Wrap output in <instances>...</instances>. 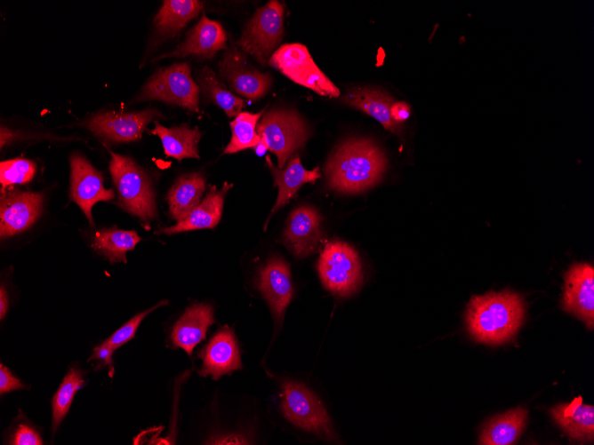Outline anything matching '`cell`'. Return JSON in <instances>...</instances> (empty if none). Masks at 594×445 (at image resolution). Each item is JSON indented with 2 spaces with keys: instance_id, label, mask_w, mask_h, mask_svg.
<instances>
[{
  "instance_id": "6da1fadb",
  "label": "cell",
  "mask_w": 594,
  "mask_h": 445,
  "mask_svg": "<svg viewBox=\"0 0 594 445\" xmlns=\"http://www.w3.org/2000/svg\"><path fill=\"white\" fill-rule=\"evenodd\" d=\"M524 317L525 305L519 295L510 291L489 292L471 298L466 323L476 341L496 346L515 336Z\"/></svg>"
},
{
  "instance_id": "d6986e66",
  "label": "cell",
  "mask_w": 594,
  "mask_h": 445,
  "mask_svg": "<svg viewBox=\"0 0 594 445\" xmlns=\"http://www.w3.org/2000/svg\"><path fill=\"white\" fill-rule=\"evenodd\" d=\"M266 163L274 177L275 185L278 187V195L276 203L268 217L266 226L273 213L286 204L290 199L295 196L301 187L306 183H314L320 178L319 168L311 171L306 170L298 155H293L287 165L279 169L274 165L269 156L266 157Z\"/></svg>"
},
{
  "instance_id": "e575fe53",
  "label": "cell",
  "mask_w": 594,
  "mask_h": 445,
  "mask_svg": "<svg viewBox=\"0 0 594 445\" xmlns=\"http://www.w3.org/2000/svg\"><path fill=\"white\" fill-rule=\"evenodd\" d=\"M114 351L115 350L110 346L104 342L93 349V353L89 361L97 360L99 362L97 368H100V366H108L110 376H112L114 371L112 354Z\"/></svg>"
},
{
  "instance_id": "60d3db41",
  "label": "cell",
  "mask_w": 594,
  "mask_h": 445,
  "mask_svg": "<svg viewBox=\"0 0 594 445\" xmlns=\"http://www.w3.org/2000/svg\"><path fill=\"white\" fill-rule=\"evenodd\" d=\"M267 149H268L267 146L265 145V143H264L261 139V141L254 147L255 153H256L259 156L263 155L266 153Z\"/></svg>"
},
{
  "instance_id": "7a4b0ae2",
  "label": "cell",
  "mask_w": 594,
  "mask_h": 445,
  "mask_svg": "<svg viewBox=\"0 0 594 445\" xmlns=\"http://www.w3.org/2000/svg\"><path fill=\"white\" fill-rule=\"evenodd\" d=\"M386 163L383 153L370 140L353 139L335 151L325 171L331 188L358 193L381 180Z\"/></svg>"
},
{
  "instance_id": "7402d4cb",
  "label": "cell",
  "mask_w": 594,
  "mask_h": 445,
  "mask_svg": "<svg viewBox=\"0 0 594 445\" xmlns=\"http://www.w3.org/2000/svg\"><path fill=\"white\" fill-rule=\"evenodd\" d=\"M556 423L579 441H591L594 436V408L582 403L581 396L570 403L558 404L550 409Z\"/></svg>"
},
{
  "instance_id": "9c48e42d",
  "label": "cell",
  "mask_w": 594,
  "mask_h": 445,
  "mask_svg": "<svg viewBox=\"0 0 594 445\" xmlns=\"http://www.w3.org/2000/svg\"><path fill=\"white\" fill-rule=\"evenodd\" d=\"M268 64L293 82L321 96L337 98L341 94L339 89L316 65L303 44H283L272 53Z\"/></svg>"
},
{
  "instance_id": "ab89813d",
  "label": "cell",
  "mask_w": 594,
  "mask_h": 445,
  "mask_svg": "<svg viewBox=\"0 0 594 445\" xmlns=\"http://www.w3.org/2000/svg\"><path fill=\"white\" fill-rule=\"evenodd\" d=\"M14 139V133L7 128H1V147L7 145Z\"/></svg>"
},
{
  "instance_id": "83f0119b",
  "label": "cell",
  "mask_w": 594,
  "mask_h": 445,
  "mask_svg": "<svg viewBox=\"0 0 594 445\" xmlns=\"http://www.w3.org/2000/svg\"><path fill=\"white\" fill-rule=\"evenodd\" d=\"M140 240L135 231L102 229L96 233L92 247L110 263L126 262V252L133 250Z\"/></svg>"
},
{
  "instance_id": "9a60e30c",
  "label": "cell",
  "mask_w": 594,
  "mask_h": 445,
  "mask_svg": "<svg viewBox=\"0 0 594 445\" xmlns=\"http://www.w3.org/2000/svg\"><path fill=\"white\" fill-rule=\"evenodd\" d=\"M227 48V35L220 22L204 15L191 28L186 39L174 51L161 55L165 57H185L193 55L201 59H212L217 52Z\"/></svg>"
},
{
  "instance_id": "f1b7e54d",
  "label": "cell",
  "mask_w": 594,
  "mask_h": 445,
  "mask_svg": "<svg viewBox=\"0 0 594 445\" xmlns=\"http://www.w3.org/2000/svg\"><path fill=\"white\" fill-rule=\"evenodd\" d=\"M197 81L204 95L219 106L229 117H236L245 107V100L230 92L209 67H204L199 71Z\"/></svg>"
},
{
  "instance_id": "e0dca14e",
  "label": "cell",
  "mask_w": 594,
  "mask_h": 445,
  "mask_svg": "<svg viewBox=\"0 0 594 445\" xmlns=\"http://www.w3.org/2000/svg\"><path fill=\"white\" fill-rule=\"evenodd\" d=\"M199 355L203 360L199 374L211 375L213 379L242 368L234 333L228 327L219 330L202 349Z\"/></svg>"
},
{
  "instance_id": "836d02e7",
  "label": "cell",
  "mask_w": 594,
  "mask_h": 445,
  "mask_svg": "<svg viewBox=\"0 0 594 445\" xmlns=\"http://www.w3.org/2000/svg\"><path fill=\"white\" fill-rule=\"evenodd\" d=\"M10 442L14 445L43 444L39 434L33 428L26 425H20L16 429Z\"/></svg>"
},
{
  "instance_id": "d590c367",
  "label": "cell",
  "mask_w": 594,
  "mask_h": 445,
  "mask_svg": "<svg viewBox=\"0 0 594 445\" xmlns=\"http://www.w3.org/2000/svg\"><path fill=\"white\" fill-rule=\"evenodd\" d=\"M24 385L16 378L3 364L0 365V393L1 394L21 389Z\"/></svg>"
},
{
  "instance_id": "1f68e13d",
  "label": "cell",
  "mask_w": 594,
  "mask_h": 445,
  "mask_svg": "<svg viewBox=\"0 0 594 445\" xmlns=\"http://www.w3.org/2000/svg\"><path fill=\"white\" fill-rule=\"evenodd\" d=\"M36 172V163L28 159L15 158L0 163V182L3 189L13 185H24L31 181Z\"/></svg>"
},
{
  "instance_id": "8fae6325",
  "label": "cell",
  "mask_w": 594,
  "mask_h": 445,
  "mask_svg": "<svg viewBox=\"0 0 594 445\" xmlns=\"http://www.w3.org/2000/svg\"><path fill=\"white\" fill-rule=\"evenodd\" d=\"M163 115L154 108L131 113L107 111L100 113L85 126L96 136L113 142H130L141 138L148 123Z\"/></svg>"
},
{
  "instance_id": "ba28073f",
  "label": "cell",
  "mask_w": 594,
  "mask_h": 445,
  "mask_svg": "<svg viewBox=\"0 0 594 445\" xmlns=\"http://www.w3.org/2000/svg\"><path fill=\"white\" fill-rule=\"evenodd\" d=\"M200 88L191 76L190 66L175 63L158 69L145 83L138 100L156 99L198 112Z\"/></svg>"
},
{
  "instance_id": "ffe728a7",
  "label": "cell",
  "mask_w": 594,
  "mask_h": 445,
  "mask_svg": "<svg viewBox=\"0 0 594 445\" xmlns=\"http://www.w3.org/2000/svg\"><path fill=\"white\" fill-rule=\"evenodd\" d=\"M232 184L225 182L219 190L214 186L202 202L181 221L175 226L165 227L157 234H177L190 230L213 228L220 221L222 213L224 198Z\"/></svg>"
},
{
  "instance_id": "cb8c5ba5",
  "label": "cell",
  "mask_w": 594,
  "mask_h": 445,
  "mask_svg": "<svg viewBox=\"0 0 594 445\" xmlns=\"http://www.w3.org/2000/svg\"><path fill=\"white\" fill-rule=\"evenodd\" d=\"M205 179L198 172L179 177L167 195L170 215L177 222L184 219L199 203Z\"/></svg>"
},
{
  "instance_id": "f35d334b",
  "label": "cell",
  "mask_w": 594,
  "mask_h": 445,
  "mask_svg": "<svg viewBox=\"0 0 594 445\" xmlns=\"http://www.w3.org/2000/svg\"><path fill=\"white\" fill-rule=\"evenodd\" d=\"M8 309L7 293L4 286L0 288V318L3 319Z\"/></svg>"
},
{
  "instance_id": "2e32d148",
  "label": "cell",
  "mask_w": 594,
  "mask_h": 445,
  "mask_svg": "<svg viewBox=\"0 0 594 445\" xmlns=\"http://www.w3.org/2000/svg\"><path fill=\"white\" fill-rule=\"evenodd\" d=\"M321 217L312 207L294 210L285 232V242L298 258L313 253L322 240Z\"/></svg>"
},
{
  "instance_id": "484cf974",
  "label": "cell",
  "mask_w": 594,
  "mask_h": 445,
  "mask_svg": "<svg viewBox=\"0 0 594 445\" xmlns=\"http://www.w3.org/2000/svg\"><path fill=\"white\" fill-rule=\"evenodd\" d=\"M150 133L157 135L162 142L166 156L179 161L184 158H199L197 144L201 132L197 127L191 129L186 123L166 128L157 121Z\"/></svg>"
},
{
  "instance_id": "52a82bcc",
  "label": "cell",
  "mask_w": 594,
  "mask_h": 445,
  "mask_svg": "<svg viewBox=\"0 0 594 445\" xmlns=\"http://www.w3.org/2000/svg\"><path fill=\"white\" fill-rule=\"evenodd\" d=\"M284 31V7L276 0L259 8L246 23L237 44L243 52L266 65Z\"/></svg>"
},
{
  "instance_id": "30bf717a",
  "label": "cell",
  "mask_w": 594,
  "mask_h": 445,
  "mask_svg": "<svg viewBox=\"0 0 594 445\" xmlns=\"http://www.w3.org/2000/svg\"><path fill=\"white\" fill-rule=\"evenodd\" d=\"M219 69L231 90L252 100L263 97L271 85L270 75L254 68L232 41L219 62Z\"/></svg>"
},
{
  "instance_id": "603a6c76",
  "label": "cell",
  "mask_w": 594,
  "mask_h": 445,
  "mask_svg": "<svg viewBox=\"0 0 594 445\" xmlns=\"http://www.w3.org/2000/svg\"><path fill=\"white\" fill-rule=\"evenodd\" d=\"M341 100L352 107L362 110L376 119L383 127L393 132L399 131L401 123L395 122L390 115L393 99L381 89L355 88L341 98Z\"/></svg>"
},
{
  "instance_id": "4fadbf2b",
  "label": "cell",
  "mask_w": 594,
  "mask_h": 445,
  "mask_svg": "<svg viewBox=\"0 0 594 445\" xmlns=\"http://www.w3.org/2000/svg\"><path fill=\"white\" fill-rule=\"evenodd\" d=\"M70 171V198L93 226L92 206L98 202L112 200L114 191L104 187L101 173L80 154L71 155Z\"/></svg>"
},
{
  "instance_id": "8992f818",
  "label": "cell",
  "mask_w": 594,
  "mask_h": 445,
  "mask_svg": "<svg viewBox=\"0 0 594 445\" xmlns=\"http://www.w3.org/2000/svg\"><path fill=\"white\" fill-rule=\"evenodd\" d=\"M261 139L284 168L289 156L302 147L309 136L304 121L294 111L277 109L266 113L256 127Z\"/></svg>"
},
{
  "instance_id": "ac0fdd59",
  "label": "cell",
  "mask_w": 594,
  "mask_h": 445,
  "mask_svg": "<svg viewBox=\"0 0 594 445\" xmlns=\"http://www.w3.org/2000/svg\"><path fill=\"white\" fill-rule=\"evenodd\" d=\"M258 288L270 306L278 322L293 296L291 274L288 265L279 258H272L260 272Z\"/></svg>"
},
{
  "instance_id": "7c38bea8",
  "label": "cell",
  "mask_w": 594,
  "mask_h": 445,
  "mask_svg": "<svg viewBox=\"0 0 594 445\" xmlns=\"http://www.w3.org/2000/svg\"><path fill=\"white\" fill-rule=\"evenodd\" d=\"M43 195L9 187L1 190L0 236L14 235L32 226L42 211Z\"/></svg>"
},
{
  "instance_id": "74e56055",
  "label": "cell",
  "mask_w": 594,
  "mask_h": 445,
  "mask_svg": "<svg viewBox=\"0 0 594 445\" xmlns=\"http://www.w3.org/2000/svg\"><path fill=\"white\" fill-rule=\"evenodd\" d=\"M213 444H245V440L239 436H225L213 441Z\"/></svg>"
},
{
  "instance_id": "277c9868",
  "label": "cell",
  "mask_w": 594,
  "mask_h": 445,
  "mask_svg": "<svg viewBox=\"0 0 594 445\" xmlns=\"http://www.w3.org/2000/svg\"><path fill=\"white\" fill-rule=\"evenodd\" d=\"M281 396V410L290 423L325 441H338L325 408L305 385L284 380Z\"/></svg>"
},
{
  "instance_id": "8d00e7d4",
  "label": "cell",
  "mask_w": 594,
  "mask_h": 445,
  "mask_svg": "<svg viewBox=\"0 0 594 445\" xmlns=\"http://www.w3.org/2000/svg\"><path fill=\"white\" fill-rule=\"evenodd\" d=\"M411 109L408 104L403 101L394 102L390 107V115L392 119L402 123L410 116Z\"/></svg>"
},
{
  "instance_id": "f546056e",
  "label": "cell",
  "mask_w": 594,
  "mask_h": 445,
  "mask_svg": "<svg viewBox=\"0 0 594 445\" xmlns=\"http://www.w3.org/2000/svg\"><path fill=\"white\" fill-rule=\"evenodd\" d=\"M263 108L259 113L240 112L230 123L231 139L224 149V154H234L241 150L254 147L261 137L257 133L258 121L264 113Z\"/></svg>"
},
{
  "instance_id": "44dd1931",
  "label": "cell",
  "mask_w": 594,
  "mask_h": 445,
  "mask_svg": "<svg viewBox=\"0 0 594 445\" xmlns=\"http://www.w3.org/2000/svg\"><path fill=\"white\" fill-rule=\"evenodd\" d=\"M214 322L213 308L207 304H196L189 307L175 323L171 338L174 346L191 354L200 343L206 330Z\"/></svg>"
},
{
  "instance_id": "d4e9b609",
  "label": "cell",
  "mask_w": 594,
  "mask_h": 445,
  "mask_svg": "<svg viewBox=\"0 0 594 445\" xmlns=\"http://www.w3.org/2000/svg\"><path fill=\"white\" fill-rule=\"evenodd\" d=\"M526 418L527 410L522 407L494 417L484 425L479 444H514L525 429Z\"/></svg>"
},
{
  "instance_id": "3957f363",
  "label": "cell",
  "mask_w": 594,
  "mask_h": 445,
  "mask_svg": "<svg viewBox=\"0 0 594 445\" xmlns=\"http://www.w3.org/2000/svg\"><path fill=\"white\" fill-rule=\"evenodd\" d=\"M109 171L121 206L145 224L157 217L155 195L146 173L129 157L110 152Z\"/></svg>"
},
{
  "instance_id": "5bb4252c",
  "label": "cell",
  "mask_w": 594,
  "mask_h": 445,
  "mask_svg": "<svg viewBox=\"0 0 594 445\" xmlns=\"http://www.w3.org/2000/svg\"><path fill=\"white\" fill-rule=\"evenodd\" d=\"M563 307L592 330L594 324V268L575 264L565 275Z\"/></svg>"
},
{
  "instance_id": "4316f807",
  "label": "cell",
  "mask_w": 594,
  "mask_h": 445,
  "mask_svg": "<svg viewBox=\"0 0 594 445\" xmlns=\"http://www.w3.org/2000/svg\"><path fill=\"white\" fill-rule=\"evenodd\" d=\"M203 3L197 0H165L155 17L159 32L174 35L199 14Z\"/></svg>"
},
{
  "instance_id": "4dcf8cb0",
  "label": "cell",
  "mask_w": 594,
  "mask_h": 445,
  "mask_svg": "<svg viewBox=\"0 0 594 445\" xmlns=\"http://www.w3.org/2000/svg\"><path fill=\"white\" fill-rule=\"evenodd\" d=\"M84 379L79 370L71 369L55 393L52 405V429L55 431L68 413L76 393L83 387Z\"/></svg>"
},
{
  "instance_id": "5b68a950",
  "label": "cell",
  "mask_w": 594,
  "mask_h": 445,
  "mask_svg": "<svg viewBox=\"0 0 594 445\" xmlns=\"http://www.w3.org/2000/svg\"><path fill=\"white\" fill-rule=\"evenodd\" d=\"M317 270L325 288L334 295L348 297L362 283L361 263L357 252L348 243L334 241L320 253Z\"/></svg>"
},
{
  "instance_id": "d6a6232c",
  "label": "cell",
  "mask_w": 594,
  "mask_h": 445,
  "mask_svg": "<svg viewBox=\"0 0 594 445\" xmlns=\"http://www.w3.org/2000/svg\"><path fill=\"white\" fill-rule=\"evenodd\" d=\"M167 304H168L167 300L160 301L155 306H152L151 308L136 314L131 320L125 322L123 326H121L118 330H116L105 342L108 346H110L114 350L123 346L124 344H125L133 338L136 330L138 329L141 321L149 313H151L157 307Z\"/></svg>"
}]
</instances>
